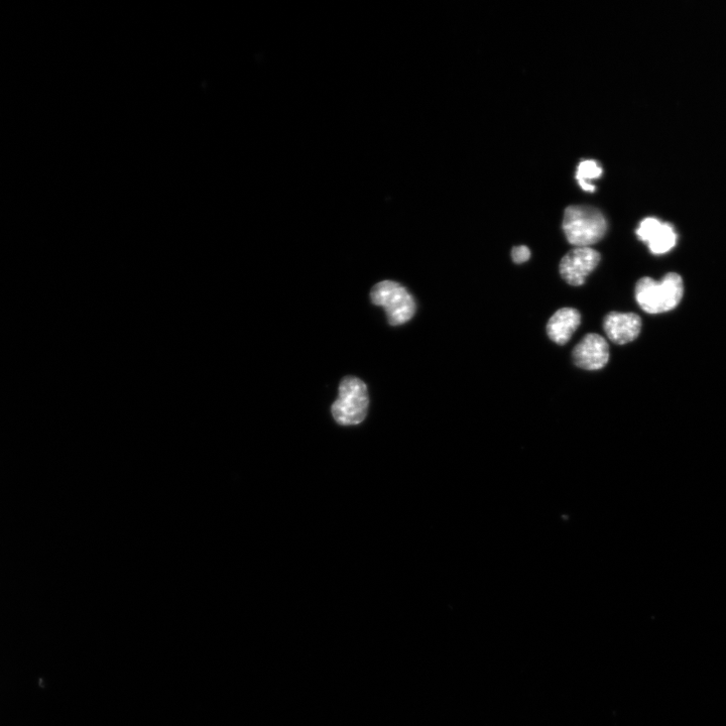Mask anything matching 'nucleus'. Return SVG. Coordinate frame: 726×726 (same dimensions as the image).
Instances as JSON below:
<instances>
[{
  "mask_svg": "<svg viewBox=\"0 0 726 726\" xmlns=\"http://www.w3.org/2000/svg\"><path fill=\"white\" fill-rule=\"evenodd\" d=\"M562 226L569 244L576 248H590L608 230L607 219L598 209L580 205L565 210Z\"/></svg>",
  "mask_w": 726,
  "mask_h": 726,
  "instance_id": "nucleus-1",
  "label": "nucleus"
},
{
  "mask_svg": "<svg viewBox=\"0 0 726 726\" xmlns=\"http://www.w3.org/2000/svg\"><path fill=\"white\" fill-rule=\"evenodd\" d=\"M684 294L682 278L667 274L660 282L652 278L641 279L636 286V300L646 313L661 314L675 309Z\"/></svg>",
  "mask_w": 726,
  "mask_h": 726,
  "instance_id": "nucleus-2",
  "label": "nucleus"
},
{
  "mask_svg": "<svg viewBox=\"0 0 726 726\" xmlns=\"http://www.w3.org/2000/svg\"><path fill=\"white\" fill-rule=\"evenodd\" d=\"M370 407L368 387L355 377H346L339 386L332 416L341 426H356L366 420Z\"/></svg>",
  "mask_w": 726,
  "mask_h": 726,
  "instance_id": "nucleus-3",
  "label": "nucleus"
},
{
  "mask_svg": "<svg viewBox=\"0 0 726 726\" xmlns=\"http://www.w3.org/2000/svg\"><path fill=\"white\" fill-rule=\"evenodd\" d=\"M371 299L374 305L385 309L392 326L408 323L417 311L414 297L397 282L384 281L377 284L371 292Z\"/></svg>",
  "mask_w": 726,
  "mask_h": 726,
  "instance_id": "nucleus-4",
  "label": "nucleus"
},
{
  "mask_svg": "<svg viewBox=\"0 0 726 726\" xmlns=\"http://www.w3.org/2000/svg\"><path fill=\"white\" fill-rule=\"evenodd\" d=\"M600 259L599 253L591 248H576L561 260L559 267L561 277L571 286H581L597 268Z\"/></svg>",
  "mask_w": 726,
  "mask_h": 726,
  "instance_id": "nucleus-5",
  "label": "nucleus"
},
{
  "mask_svg": "<svg viewBox=\"0 0 726 726\" xmlns=\"http://www.w3.org/2000/svg\"><path fill=\"white\" fill-rule=\"evenodd\" d=\"M575 366L585 371H599L608 365L610 347L602 336L590 333L575 346L573 352Z\"/></svg>",
  "mask_w": 726,
  "mask_h": 726,
  "instance_id": "nucleus-6",
  "label": "nucleus"
},
{
  "mask_svg": "<svg viewBox=\"0 0 726 726\" xmlns=\"http://www.w3.org/2000/svg\"><path fill=\"white\" fill-rule=\"evenodd\" d=\"M639 239L646 242L651 253L661 256L669 253L677 245L675 228L655 217L645 218L637 230Z\"/></svg>",
  "mask_w": 726,
  "mask_h": 726,
  "instance_id": "nucleus-7",
  "label": "nucleus"
},
{
  "mask_svg": "<svg viewBox=\"0 0 726 726\" xmlns=\"http://www.w3.org/2000/svg\"><path fill=\"white\" fill-rule=\"evenodd\" d=\"M603 328L613 342L624 345L640 335L642 320L635 313L611 312L605 316Z\"/></svg>",
  "mask_w": 726,
  "mask_h": 726,
  "instance_id": "nucleus-8",
  "label": "nucleus"
},
{
  "mask_svg": "<svg viewBox=\"0 0 726 726\" xmlns=\"http://www.w3.org/2000/svg\"><path fill=\"white\" fill-rule=\"evenodd\" d=\"M581 324L579 311L573 308L558 310L547 324L549 338L559 345L566 344Z\"/></svg>",
  "mask_w": 726,
  "mask_h": 726,
  "instance_id": "nucleus-9",
  "label": "nucleus"
},
{
  "mask_svg": "<svg viewBox=\"0 0 726 726\" xmlns=\"http://www.w3.org/2000/svg\"><path fill=\"white\" fill-rule=\"evenodd\" d=\"M602 175V168L596 161L587 160L579 164L576 180L580 187L587 192H594L595 186L592 181L598 179Z\"/></svg>",
  "mask_w": 726,
  "mask_h": 726,
  "instance_id": "nucleus-10",
  "label": "nucleus"
},
{
  "mask_svg": "<svg viewBox=\"0 0 726 726\" xmlns=\"http://www.w3.org/2000/svg\"><path fill=\"white\" fill-rule=\"evenodd\" d=\"M512 258L515 264L521 265L530 260L531 252L525 246L517 247L513 249Z\"/></svg>",
  "mask_w": 726,
  "mask_h": 726,
  "instance_id": "nucleus-11",
  "label": "nucleus"
}]
</instances>
